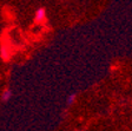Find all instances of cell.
Listing matches in <instances>:
<instances>
[{
  "mask_svg": "<svg viewBox=\"0 0 132 131\" xmlns=\"http://www.w3.org/2000/svg\"><path fill=\"white\" fill-rule=\"evenodd\" d=\"M45 18H46V13H45L44 8H38L36 12V21L37 22H41L44 21Z\"/></svg>",
  "mask_w": 132,
  "mask_h": 131,
  "instance_id": "cell-1",
  "label": "cell"
},
{
  "mask_svg": "<svg viewBox=\"0 0 132 131\" xmlns=\"http://www.w3.org/2000/svg\"><path fill=\"white\" fill-rule=\"evenodd\" d=\"M11 95H12L11 91L6 90V91H4V92H3V97H1V98H3L4 102H6V101H8V99L11 98Z\"/></svg>",
  "mask_w": 132,
  "mask_h": 131,
  "instance_id": "cell-2",
  "label": "cell"
},
{
  "mask_svg": "<svg viewBox=\"0 0 132 131\" xmlns=\"http://www.w3.org/2000/svg\"><path fill=\"white\" fill-rule=\"evenodd\" d=\"M76 101V95H71V96H69V98H67V104H69V105H71L72 103H73V102Z\"/></svg>",
  "mask_w": 132,
  "mask_h": 131,
  "instance_id": "cell-3",
  "label": "cell"
}]
</instances>
